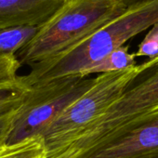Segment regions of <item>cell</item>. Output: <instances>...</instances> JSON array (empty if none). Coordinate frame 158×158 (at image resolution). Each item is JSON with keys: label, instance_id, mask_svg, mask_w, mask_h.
I'll use <instances>...</instances> for the list:
<instances>
[{"label": "cell", "instance_id": "6da1fadb", "mask_svg": "<svg viewBox=\"0 0 158 158\" xmlns=\"http://www.w3.org/2000/svg\"><path fill=\"white\" fill-rule=\"evenodd\" d=\"M158 22V0H137L119 17L61 54L31 66L23 75L30 87L56 78L80 75L87 68L124 46Z\"/></svg>", "mask_w": 158, "mask_h": 158}, {"label": "cell", "instance_id": "7a4b0ae2", "mask_svg": "<svg viewBox=\"0 0 158 158\" xmlns=\"http://www.w3.org/2000/svg\"><path fill=\"white\" fill-rule=\"evenodd\" d=\"M127 0H66L16 57L30 67L73 48L128 8Z\"/></svg>", "mask_w": 158, "mask_h": 158}, {"label": "cell", "instance_id": "3957f363", "mask_svg": "<svg viewBox=\"0 0 158 158\" xmlns=\"http://www.w3.org/2000/svg\"><path fill=\"white\" fill-rule=\"evenodd\" d=\"M139 69L136 65L95 77L93 85L66 107L43 133L47 158H58L88 127L108 111L122 96Z\"/></svg>", "mask_w": 158, "mask_h": 158}, {"label": "cell", "instance_id": "277c9868", "mask_svg": "<svg viewBox=\"0 0 158 158\" xmlns=\"http://www.w3.org/2000/svg\"><path fill=\"white\" fill-rule=\"evenodd\" d=\"M136 75L108 111L88 127L58 158H74L114 128L158 107V57L139 65Z\"/></svg>", "mask_w": 158, "mask_h": 158}, {"label": "cell", "instance_id": "5b68a950", "mask_svg": "<svg viewBox=\"0 0 158 158\" xmlns=\"http://www.w3.org/2000/svg\"><path fill=\"white\" fill-rule=\"evenodd\" d=\"M94 81L95 78L70 75L30 86L7 143L42 136L60 114L85 93Z\"/></svg>", "mask_w": 158, "mask_h": 158}, {"label": "cell", "instance_id": "8992f818", "mask_svg": "<svg viewBox=\"0 0 158 158\" xmlns=\"http://www.w3.org/2000/svg\"><path fill=\"white\" fill-rule=\"evenodd\" d=\"M74 158H158V107L114 128Z\"/></svg>", "mask_w": 158, "mask_h": 158}, {"label": "cell", "instance_id": "52a82bcc", "mask_svg": "<svg viewBox=\"0 0 158 158\" xmlns=\"http://www.w3.org/2000/svg\"><path fill=\"white\" fill-rule=\"evenodd\" d=\"M66 0H0V29L15 26H41Z\"/></svg>", "mask_w": 158, "mask_h": 158}, {"label": "cell", "instance_id": "ba28073f", "mask_svg": "<svg viewBox=\"0 0 158 158\" xmlns=\"http://www.w3.org/2000/svg\"><path fill=\"white\" fill-rule=\"evenodd\" d=\"M28 89L0 90V148L9 140L15 117Z\"/></svg>", "mask_w": 158, "mask_h": 158}, {"label": "cell", "instance_id": "9c48e42d", "mask_svg": "<svg viewBox=\"0 0 158 158\" xmlns=\"http://www.w3.org/2000/svg\"><path fill=\"white\" fill-rule=\"evenodd\" d=\"M136 54L128 52V47L123 46L101 60L93 63L84 72H82L81 76L87 77L92 73H105L116 71L126 70L127 68L136 66Z\"/></svg>", "mask_w": 158, "mask_h": 158}, {"label": "cell", "instance_id": "30bf717a", "mask_svg": "<svg viewBox=\"0 0 158 158\" xmlns=\"http://www.w3.org/2000/svg\"><path fill=\"white\" fill-rule=\"evenodd\" d=\"M40 26H15L0 29V53L16 55L37 34Z\"/></svg>", "mask_w": 158, "mask_h": 158}, {"label": "cell", "instance_id": "8fae6325", "mask_svg": "<svg viewBox=\"0 0 158 158\" xmlns=\"http://www.w3.org/2000/svg\"><path fill=\"white\" fill-rule=\"evenodd\" d=\"M0 158H47V148L42 136H35L0 148Z\"/></svg>", "mask_w": 158, "mask_h": 158}, {"label": "cell", "instance_id": "7c38bea8", "mask_svg": "<svg viewBox=\"0 0 158 158\" xmlns=\"http://www.w3.org/2000/svg\"><path fill=\"white\" fill-rule=\"evenodd\" d=\"M21 66L16 55L0 53V90L29 88L18 74Z\"/></svg>", "mask_w": 158, "mask_h": 158}, {"label": "cell", "instance_id": "4fadbf2b", "mask_svg": "<svg viewBox=\"0 0 158 158\" xmlns=\"http://www.w3.org/2000/svg\"><path fill=\"white\" fill-rule=\"evenodd\" d=\"M136 57H158V22L154 23L139 46Z\"/></svg>", "mask_w": 158, "mask_h": 158}]
</instances>
